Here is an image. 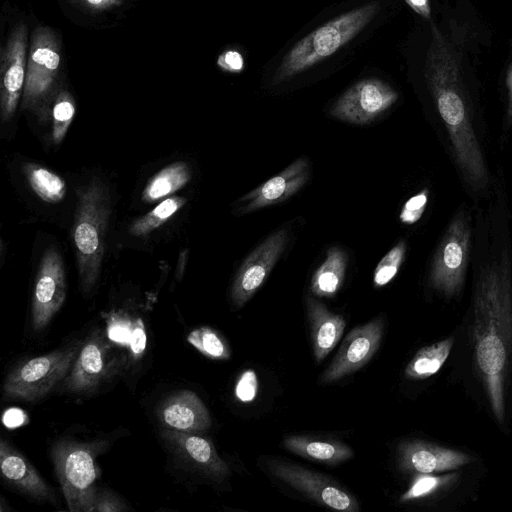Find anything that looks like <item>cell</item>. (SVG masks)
<instances>
[{
	"instance_id": "cell-1",
	"label": "cell",
	"mask_w": 512,
	"mask_h": 512,
	"mask_svg": "<svg viewBox=\"0 0 512 512\" xmlns=\"http://www.w3.org/2000/svg\"><path fill=\"white\" fill-rule=\"evenodd\" d=\"M475 361L496 420L505 418V381L512 356V273L507 250L485 264L473 297Z\"/></svg>"
},
{
	"instance_id": "cell-2",
	"label": "cell",
	"mask_w": 512,
	"mask_h": 512,
	"mask_svg": "<svg viewBox=\"0 0 512 512\" xmlns=\"http://www.w3.org/2000/svg\"><path fill=\"white\" fill-rule=\"evenodd\" d=\"M425 79L448 132L456 164L473 189L488 180L483 153L476 137L462 81L456 49L442 31L431 25Z\"/></svg>"
},
{
	"instance_id": "cell-3",
	"label": "cell",
	"mask_w": 512,
	"mask_h": 512,
	"mask_svg": "<svg viewBox=\"0 0 512 512\" xmlns=\"http://www.w3.org/2000/svg\"><path fill=\"white\" fill-rule=\"evenodd\" d=\"M379 9L378 2L367 3L307 34L283 57L272 77V84L287 81L334 54L364 29Z\"/></svg>"
},
{
	"instance_id": "cell-4",
	"label": "cell",
	"mask_w": 512,
	"mask_h": 512,
	"mask_svg": "<svg viewBox=\"0 0 512 512\" xmlns=\"http://www.w3.org/2000/svg\"><path fill=\"white\" fill-rule=\"evenodd\" d=\"M108 215V193L98 179L78 189L73 239L79 280L85 293L93 289L99 277Z\"/></svg>"
},
{
	"instance_id": "cell-5",
	"label": "cell",
	"mask_w": 512,
	"mask_h": 512,
	"mask_svg": "<svg viewBox=\"0 0 512 512\" xmlns=\"http://www.w3.org/2000/svg\"><path fill=\"white\" fill-rule=\"evenodd\" d=\"M104 448L103 441L61 440L53 446L51 458L71 512H93L100 476L97 457Z\"/></svg>"
},
{
	"instance_id": "cell-6",
	"label": "cell",
	"mask_w": 512,
	"mask_h": 512,
	"mask_svg": "<svg viewBox=\"0 0 512 512\" xmlns=\"http://www.w3.org/2000/svg\"><path fill=\"white\" fill-rule=\"evenodd\" d=\"M81 348L79 343L31 358L6 377L3 390L9 398L34 402L45 397L70 372Z\"/></svg>"
},
{
	"instance_id": "cell-7",
	"label": "cell",
	"mask_w": 512,
	"mask_h": 512,
	"mask_svg": "<svg viewBox=\"0 0 512 512\" xmlns=\"http://www.w3.org/2000/svg\"><path fill=\"white\" fill-rule=\"evenodd\" d=\"M60 50V41L53 29L35 28L27 57L23 109L41 110L51 97L60 72Z\"/></svg>"
},
{
	"instance_id": "cell-8",
	"label": "cell",
	"mask_w": 512,
	"mask_h": 512,
	"mask_svg": "<svg viewBox=\"0 0 512 512\" xmlns=\"http://www.w3.org/2000/svg\"><path fill=\"white\" fill-rule=\"evenodd\" d=\"M471 246V230L464 213L450 222L436 250L430 270L431 286L445 297H453L463 287Z\"/></svg>"
},
{
	"instance_id": "cell-9",
	"label": "cell",
	"mask_w": 512,
	"mask_h": 512,
	"mask_svg": "<svg viewBox=\"0 0 512 512\" xmlns=\"http://www.w3.org/2000/svg\"><path fill=\"white\" fill-rule=\"evenodd\" d=\"M121 361L112 340L94 330L81 345L63 388L70 393L91 392L117 373Z\"/></svg>"
},
{
	"instance_id": "cell-10",
	"label": "cell",
	"mask_w": 512,
	"mask_h": 512,
	"mask_svg": "<svg viewBox=\"0 0 512 512\" xmlns=\"http://www.w3.org/2000/svg\"><path fill=\"white\" fill-rule=\"evenodd\" d=\"M267 467L273 476L321 505L346 512L359 510V503L350 492L321 473L280 460H269Z\"/></svg>"
},
{
	"instance_id": "cell-11",
	"label": "cell",
	"mask_w": 512,
	"mask_h": 512,
	"mask_svg": "<svg viewBox=\"0 0 512 512\" xmlns=\"http://www.w3.org/2000/svg\"><path fill=\"white\" fill-rule=\"evenodd\" d=\"M398 93L377 78L363 79L347 89L331 106L329 114L338 120L364 125L387 111Z\"/></svg>"
},
{
	"instance_id": "cell-12",
	"label": "cell",
	"mask_w": 512,
	"mask_h": 512,
	"mask_svg": "<svg viewBox=\"0 0 512 512\" xmlns=\"http://www.w3.org/2000/svg\"><path fill=\"white\" fill-rule=\"evenodd\" d=\"M66 298L65 270L57 250L48 249L41 260L31 306L33 330H43L60 310Z\"/></svg>"
},
{
	"instance_id": "cell-13",
	"label": "cell",
	"mask_w": 512,
	"mask_h": 512,
	"mask_svg": "<svg viewBox=\"0 0 512 512\" xmlns=\"http://www.w3.org/2000/svg\"><path fill=\"white\" fill-rule=\"evenodd\" d=\"M383 330L384 321L381 317L352 329L343 340L330 365L321 375V383L335 382L366 365L380 346Z\"/></svg>"
},
{
	"instance_id": "cell-14",
	"label": "cell",
	"mask_w": 512,
	"mask_h": 512,
	"mask_svg": "<svg viewBox=\"0 0 512 512\" xmlns=\"http://www.w3.org/2000/svg\"><path fill=\"white\" fill-rule=\"evenodd\" d=\"M288 242V231L280 229L266 238L244 260L231 289L233 304L240 308L263 285Z\"/></svg>"
},
{
	"instance_id": "cell-15",
	"label": "cell",
	"mask_w": 512,
	"mask_h": 512,
	"mask_svg": "<svg viewBox=\"0 0 512 512\" xmlns=\"http://www.w3.org/2000/svg\"><path fill=\"white\" fill-rule=\"evenodd\" d=\"M27 26L19 23L12 30L1 53V115L8 121L23 94L27 67Z\"/></svg>"
},
{
	"instance_id": "cell-16",
	"label": "cell",
	"mask_w": 512,
	"mask_h": 512,
	"mask_svg": "<svg viewBox=\"0 0 512 512\" xmlns=\"http://www.w3.org/2000/svg\"><path fill=\"white\" fill-rule=\"evenodd\" d=\"M161 435L171 451L194 469L216 479L229 474L226 462L218 455L213 443L200 433L163 428Z\"/></svg>"
},
{
	"instance_id": "cell-17",
	"label": "cell",
	"mask_w": 512,
	"mask_h": 512,
	"mask_svg": "<svg viewBox=\"0 0 512 512\" xmlns=\"http://www.w3.org/2000/svg\"><path fill=\"white\" fill-rule=\"evenodd\" d=\"M309 178V161L299 157L276 176L244 195L239 208L242 214L281 203L299 191Z\"/></svg>"
},
{
	"instance_id": "cell-18",
	"label": "cell",
	"mask_w": 512,
	"mask_h": 512,
	"mask_svg": "<svg viewBox=\"0 0 512 512\" xmlns=\"http://www.w3.org/2000/svg\"><path fill=\"white\" fill-rule=\"evenodd\" d=\"M470 460L467 454L423 441L399 446V464L405 472L434 474L457 469Z\"/></svg>"
},
{
	"instance_id": "cell-19",
	"label": "cell",
	"mask_w": 512,
	"mask_h": 512,
	"mask_svg": "<svg viewBox=\"0 0 512 512\" xmlns=\"http://www.w3.org/2000/svg\"><path fill=\"white\" fill-rule=\"evenodd\" d=\"M0 468L3 479L22 494L55 505L56 497L34 466L5 439L0 441Z\"/></svg>"
},
{
	"instance_id": "cell-20",
	"label": "cell",
	"mask_w": 512,
	"mask_h": 512,
	"mask_svg": "<svg viewBox=\"0 0 512 512\" xmlns=\"http://www.w3.org/2000/svg\"><path fill=\"white\" fill-rule=\"evenodd\" d=\"M163 428L201 433L211 425V418L200 397L193 391L180 390L167 397L157 411Z\"/></svg>"
},
{
	"instance_id": "cell-21",
	"label": "cell",
	"mask_w": 512,
	"mask_h": 512,
	"mask_svg": "<svg viewBox=\"0 0 512 512\" xmlns=\"http://www.w3.org/2000/svg\"><path fill=\"white\" fill-rule=\"evenodd\" d=\"M305 301L314 358L319 363L340 341L346 321L340 314L329 311L311 296H307Z\"/></svg>"
},
{
	"instance_id": "cell-22",
	"label": "cell",
	"mask_w": 512,
	"mask_h": 512,
	"mask_svg": "<svg viewBox=\"0 0 512 512\" xmlns=\"http://www.w3.org/2000/svg\"><path fill=\"white\" fill-rule=\"evenodd\" d=\"M283 445L294 454L327 465H336L353 456L349 446L336 440L293 435L286 437Z\"/></svg>"
},
{
	"instance_id": "cell-23",
	"label": "cell",
	"mask_w": 512,
	"mask_h": 512,
	"mask_svg": "<svg viewBox=\"0 0 512 512\" xmlns=\"http://www.w3.org/2000/svg\"><path fill=\"white\" fill-rule=\"evenodd\" d=\"M346 268L344 251L337 246L330 247L325 260L311 278V292L318 297H334L343 284Z\"/></svg>"
},
{
	"instance_id": "cell-24",
	"label": "cell",
	"mask_w": 512,
	"mask_h": 512,
	"mask_svg": "<svg viewBox=\"0 0 512 512\" xmlns=\"http://www.w3.org/2000/svg\"><path fill=\"white\" fill-rule=\"evenodd\" d=\"M453 346V338H447L419 349L407 364L404 374L413 380L426 379L440 370Z\"/></svg>"
},
{
	"instance_id": "cell-25",
	"label": "cell",
	"mask_w": 512,
	"mask_h": 512,
	"mask_svg": "<svg viewBox=\"0 0 512 512\" xmlns=\"http://www.w3.org/2000/svg\"><path fill=\"white\" fill-rule=\"evenodd\" d=\"M189 179L190 171L186 163H172L150 179L142 193V200L151 203L169 196L182 188Z\"/></svg>"
},
{
	"instance_id": "cell-26",
	"label": "cell",
	"mask_w": 512,
	"mask_h": 512,
	"mask_svg": "<svg viewBox=\"0 0 512 512\" xmlns=\"http://www.w3.org/2000/svg\"><path fill=\"white\" fill-rule=\"evenodd\" d=\"M24 171L31 188L43 201L55 204L63 200L66 184L59 175L35 164H26Z\"/></svg>"
},
{
	"instance_id": "cell-27",
	"label": "cell",
	"mask_w": 512,
	"mask_h": 512,
	"mask_svg": "<svg viewBox=\"0 0 512 512\" xmlns=\"http://www.w3.org/2000/svg\"><path fill=\"white\" fill-rule=\"evenodd\" d=\"M186 203V200L179 196H172L164 199L153 210L137 219L131 226L130 232L134 236L147 235L164 224Z\"/></svg>"
},
{
	"instance_id": "cell-28",
	"label": "cell",
	"mask_w": 512,
	"mask_h": 512,
	"mask_svg": "<svg viewBox=\"0 0 512 512\" xmlns=\"http://www.w3.org/2000/svg\"><path fill=\"white\" fill-rule=\"evenodd\" d=\"M187 341L204 356L214 360H227L231 351L226 340L213 328L203 326L191 331Z\"/></svg>"
},
{
	"instance_id": "cell-29",
	"label": "cell",
	"mask_w": 512,
	"mask_h": 512,
	"mask_svg": "<svg viewBox=\"0 0 512 512\" xmlns=\"http://www.w3.org/2000/svg\"><path fill=\"white\" fill-rule=\"evenodd\" d=\"M53 141L59 144L66 135V132L75 114V103L72 95L67 91H61L54 103L53 110Z\"/></svg>"
},
{
	"instance_id": "cell-30",
	"label": "cell",
	"mask_w": 512,
	"mask_h": 512,
	"mask_svg": "<svg viewBox=\"0 0 512 512\" xmlns=\"http://www.w3.org/2000/svg\"><path fill=\"white\" fill-rule=\"evenodd\" d=\"M406 253V243L398 242L377 264L373 273V284L380 288L387 285L398 273Z\"/></svg>"
},
{
	"instance_id": "cell-31",
	"label": "cell",
	"mask_w": 512,
	"mask_h": 512,
	"mask_svg": "<svg viewBox=\"0 0 512 512\" xmlns=\"http://www.w3.org/2000/svg\"><path fill=\"white\" fill-rule=\"evenodd\" d=\"M452 478L453 475L418 474L407 491L401 495L400 500L406 502L429 496L449 483Z\"/></svg>"
},
{
	"instance_id": "cell-32",
	"label": "cell",
	"mask_w": 512,
	"mask_h": 512,
	"mask_svg": "<svg viewBox=\"0 0 512 512\" xmlns=\"http://www.w3.org/2000/svg\"><path fill=\"white\" fill-rule=\"evenodd\" d=\"M429 191L423 189L417 194L411 196L403 205L399 219L403 224L412 225L416 223L423 215L427 202Z\"/></svg>"
},
{
	"instance_id": "cell-33",
	"label": "cell",
	"mask_w": 512,
	"mask_h": 512,
	"mask_svg": "<svg viewBox=\"0 0 512 512\" xmlns=\"http://www.w3.org/2000/svg\"><path fill=\"white\" fill-rule=\"evenodd\" d=\"M258 392V379L254 370L244 371L235 386V396L244 403L252 402Z\"/></svg>"
},
{
	"instance_id": "cell-34",
	"label": "cell",
	"mask_w": 512,
	"mask_h": 512,
	"mask_svg": "<svg viewBox=\"0 0 512 512\" xmlns=\"http://www.w3.org/2000/svg\"><path fill=\"white\" fill-rule=\"evenodd\" d=\"M127 510L126 504L116 494L105 489L97 490L93 512H122Z\"/></svg>"
},
{
	"instance_id": "cell-35",
	"label": "cell",
	"mask_w": 512,
	"mask_h": 512,
	"mask_svg": "<svg viewBox=\"0 0 512 512\" xmlns=\"http://www.w3.org/2000/svg\"><path fill=\"white\" fill-rule=\"evenodd\" d=\"M133 325L134 323L126 318L114 316L109 321L107 335L113 342L128 345Z\"/></svg>"
},
{
	"instance_id": "cell-36",
	"label": "cell",
	"mask_w": 512,
	"mask_h": 512,
	"mask_svg": "<svg viewBox=\"0 0 512 512\" xmlns=\"http://www.w3.org/2000/svg\"><path fill=\"white\" fill-rule=\"evenodd\" d=\"M217 65L224 71L238 73L243 70L244 60L239 52L227 50L218 57Z\"/></svg>"
},
{
	"instance_id": "cell-37",
	"label": "cell",
	"mask_w": 512,
	"mask_h": 512,
	"mask_svg": "<svg viewBox=\"0 0 512 512\" xmlns=\"http://www.w3.org/2000/svg\"><path fill=\"white\" fill-rule=\"evenodd\" d=\"M131 352L135 358L142 355L146 347V334L144 324L140 319L136 320L130 335L129 343Z\"/></svg>"
},
{
	"instance_id": "cell-38",
	"label": "cell",
	"mask_w": 512,
	"mask_h": 512,
	"mask_svg": "<svg viewBox=\"0 0 512 512\" xmlns=\"http://www.w3.org/2000/svg\"><path fill=\"white\" fill-rule=\"evenodd\" d=\"M83 7L91 11H103L117 7L124 0H77Z\"/></svg>"
},
{
	"instance_id": "cell-39",
	"label": "cell",
	"mask_w": 512,
	"mask_h": 512,
	"mask_svg": "<svg viewBox=\"0 0 512 512\" xmlns=\"http://www.w3.org/2000/svg\"><path fill=\"white\" fill-rule=\"evenodd\" d=\"M409 7L422 18L430 20L431 5L430 0H405Z\"/></svg>"
},
{
	"instance_id": "cell-40",
	"label": "cell",
	"mask_w": 512,
	"mask_h": 512,
	"mask_svg": "<svg viewBox=\"0 0 512 512\" xmlns=\"http://www.w3.org/2000/svg\"><path fill=\"white\" fill-rule=\"evenodd\" d=\"M506 87H507V111L506 118L509 124L512 123V62L508 68L507 76H506Z\"/></svg>"
},
{
	"instance_id": "cell-41",
	"label": "cell",
	"mask_w": 512,
	"mask_h": 512,
	"mask_svg": "<svg viewBox=\"0 0 512 512\" xmlns=\"http://www.w3.org/2000/svg\"><path fill=\"white\" fill-rule=\"evenodd\" d=\"M4 422L9 427L20 425L23 422V413L18 410H9L4 415Z\"/></svg>"
}]
</instances>
